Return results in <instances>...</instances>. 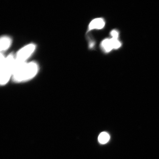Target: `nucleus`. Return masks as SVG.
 <instances>
[{
	"instance_id": "obj_2",
	"label": "nucleus",
	"mask_w": 159,
	"mask_h": 159,
	"mask_svg": "<svg viewBox=\"0 0 159 159\" xmlns=\"http://www.w3.org/2000/svg\"><path fill=\"white\" fill-rule=\"evenodd\" d=\"M0 60V83L1 85H5L12 77L14 72L15 57L12 54L5 57L1 53Z\"/></svg>"
},
{
	"instance_id": "obj_3",
	"label": "nucleus",
	"mask_w": 159,
	"mask_h": 159,
	"mask_svg": "<svg viewBox=\"0 0 159 159\" xmlns=\"http://www.w3.org/2000/svg\"><path fill=\"white\" fill-rule=\"evenodd\" d=\"M35 49L36 45L33 43H30L20 49L15 56L14 68L16 67L27 62V60L33 54Z\"/></svg>"
},
{
	"instance_id": "obj_5",
	"label": "nucleus",
	"mask_w": 159,
	"mask_h": 159,
	"mask_svg": "<svg viewBox=\"0 0 159 159\" xmlns=\"http://www.w3.org/2000/svg\"><path fill=\"white\" fill-rule=\"evenodd\" d=\"M11 39L8 36H3L0 40V50L1 52L5 51L10 48L11 45Z\"/></svg>"
},
{
	"instance_id": "obj_7",
	"label": "nucleus",
	"mask_w": 159,
	"mask_h": 159,
	"mask_svg": "<svg viewBox=\"0 0 159 159\" xmlns=\"http://www.w3.org/2000/svg\"><path fill=\"white\" fill-rule=\"evenodd\" d=\"M110 140V136L105 132L101 133L98 137V141L100 144H105Z\"/></svg>"
},
{
	"instance_id": "obj_8",
	"label": "nucleus",
	"mask_w": 159,
	"mask_h": 159,
	"mask_svg": "<svg viewBox=\"0 0 159 159\" xmlns=\"http://www.w3.org/2000/svg\"><path fill=\"white\" fill-rule=\"evenodd\" d=\"M111 40L114 49H118L121 47V43L118 39L111 38Z\"/></svg>"
},
{
	"instance_id": "obj_9",
	"label": "nucleus",
	"mask_w": 159,
	"mask_h": 159,
	"mask_svg": "<svg viewBox=\"0 0 159 159\" xmlns=\"http://www.w3.org/2000/svg\"><path fill=\"white\" fill-rule=\"evenodd\" d=\"M110 34L111 36H112V38L118 39V37H119V33L117 30H112V31H111Z\"/></svg>"
},
{
	"instance_id": "obj_1",
	"label": "nucleus",
	"mask_w": 159,
	"mask_h": 159,
	"mask_svg": "<svg viewBox=\"0 0 159 159\" xmlns=\"http://www.w3.org/2000/svg\"><path fill=\"white\" fill-rule=\"evenodd\" d=\"M38 65L34 61L26 62L16 67L12 75V79L15 82H25L34 78L39 71Z\"/></svg>"
},
{
	"instance_id": "obj_4",
	"label": "nucleus",
	"mask_w": 159,
	"mask_h": 159,
	"mask_svg": "<svg viewBox=\"0 0 159 159\" xmlns=\"http://www.w3.org/2000/svg\"><path fill=\"white\" fill-rule=\"evenodd\" d=\"M105 25L104 20L101 18L94 19L90 23L89 26V31L100 30L103 29Z\"/></svg>"
},
{
	"instance_id": "obj_6",
	"label": "nucleus",
	"mask_w": 159,
	"mask_h": 159,
	"mask_svg": "<svg viewBox=\"0 0 159 159\" xmlns=\"http://www.w3.org/2000/svg\"><path fill=\"white\" fill-rule=\"evenodd\" d=\"M101 47L102 50L106 53H108L114 49L111 39H108L102 41L101 43Z\"/></svg>"
}]
</instances>
